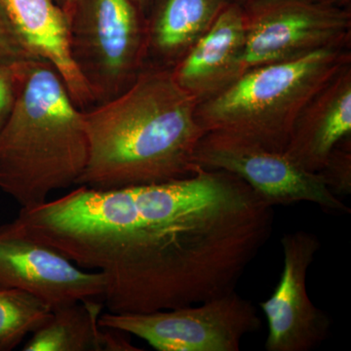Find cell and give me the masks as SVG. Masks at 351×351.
<instances>
[{
    "label": "cell",
    "mask_w": 351,
    "mask_h": 351,
    "mask_svg": "<svg viewBox=\"0 0 351 351\" xmlns=\"http://www.w3.org/2000/svg\"><path fill=\"white\" fill-rule=\"evenodd\" d=\"M274 207L237 176L198 167L174 181L80 186L21 209L14 232L103 272L108 313H149L237 291L270 239Z\"/></svg>",
    "instance_id": "obj_1"
},
{
    "label": "cell",
    "mask_w": 351,
    "mask_h": 351,
    "mask_svg": "<svg viewBox=\"0 0 351 351\" xmlns=\"http://www.w3.org/2000/svg\"><path fill=\"white\" fill-rule=\"evenodd\" d=\"M197 104L172 68L145 64L123 92L83 110L88 159L76 184L108 191L195 174L196 147L206 133Z\"/></svg>",
    "instance_id": "obj_2"
},
{
    "label": "cell",
    "mask_w": 351,
    "mask_h": 351,
    "mask_svg": "<svg viewBox=\"0 0 351 351\" xmlns=\"http://www.w3.org/2000/svg\"><path fill=\"white\" fill-rule=\"evenodd\" d=\"M88 159L83 110L56 69L25 62L12 112L0 132V189L21 209L77 184Z\"/></svg>",
    "instance_id": "obj_3"
},
{
    "label": "cell",
    "mask_w": 351,
    "mask_h": 351,
    "mask_svg": "<svg viewBox=\"0 0 351 351\" xmlns=\"http://www.w3.org/2000/svg\"><path fill=\"white\" fill-rule=\"evenodd\" d=\"M348 63L350 47L328 48L249 69L197 104L196 117L206 132L232 134L284 152L300 113Z\"/></svg>",
    "instance_id": "obj_4"
},
{
    "label": "cell",
    "mask_w": 351,
    "mask_h": 351,
    "mask_svg": "<svg viewBox=\"0 0 351 351\" xmlns=\"http://www.w3.org/2000/svg\"><path fill=\"white\" fill-rule=\"evenodd\" d=\"M69 48L96 104L130 86L147 64L145 16L132 0H75Z\"/></svg>",
    "instance_id": "obj_5"
},
{
    "label": "cell",
    "mask_w": 351,
    "mask_h": 351,
    "mask_svg": "<svg viewBox=\"0 0 351 351\" xmlns=\"http://www.w3.org/2000/svg\"><path fill=\"white\" fill-rule=\"evenodd\" d=\"M245 43L240 75L257 66L351 45V9L316 0L240 3Z\"/></svg>",
    "instance_id": "obj_6"
},
{
    "label": "cell",
    "mask_w": 351,
    "mask_h": 351,
    "mask_svg": "<svg viewBox=\"0 0 351 351\" xmlns=\"http://www.w3.org/2000/svg\"><path fill=\"white\" fill-rule=\"evenodd\" d=\"M101 327L137 337L158 351H239L262 325L258 311L237 291L193 306L149 313H101Z\"/></svg>",
    "instance_id": "obj_7"
},
{
    "label": "cell",
    "mask_w": 351,
    "mask_h": 351,
    "mask_svg": "<svg viewBox=\"0 0 351 351\" xmlns=\"http://www.w3.org/2000/svg\"><path fill=\"white\" fill-rule=\"evenodd\" d=\"M195 162L203 169L237 176L272 207L311 202L328 213H350L319 173L304 169L285 152L271 151L248 138L206 132L196 147Z\"/></svg>",
    "instance_id": "obj_8"
},
{
    "label": "cell",
    "mask_w": 351,
    "mask_h": 351,
    "mask_svg": "<svg viewBox=\"0 0 351 351\" xmlns=\"http://www.w3.org/2000/svg\"><path fill=\"white\" fill-rule=\"evenodd\" d=\"M283 270L276 290L261 308L267 321V351H311L326 339L331 319L316 307L307 293L309 267L319 251L314 233L298 230L281 239Z\"/></svg>",
    "instance_id": "obj_9"
},
{
    "label": "cell",
    "mask_w": 351,
    "mask_h": 351,
    "mask_svg": "<svg viewBox=\"0 0 351 351\" xmlns=\"http://www.w3.org/2000/svg\"><path fill=\"white\" fill-rule=\"evenodd\" d=\"M103 272L77 267L41 242L0 226V285L38 297L51 308L103 297Z\"/></svg>",
    "instance_id": "obj_10"
},
{
    "label": "cell",
    "mask_w": 351,
    "mask_h": 351,
    "mask_svg": "<svg viewBox=\"0 0 351 351\" xmlns=\"http://www.w3.org/2000/svg\"><path fill=\"white\" fill-rule=\"evenodd\" d=\"M0 10L29 54L56 69L76 106L93 107V94L71 56L68 19L56 2L0 0Z\"/></svg>",
    "instance_id": "obj_11"
},
{
    "label": "cell",
    "mask_w": 351,
    "mask_h": 351,
    "mask_svg": "<svg viewBox=\"0 0 351 351\" xmlns=\"http://www.w3.org/2000/svg\"><path fill=\"white\" fill-rule=\"evenodd\" d=\"M244 43L241 6L232 2L173 66L176 82L198 104L212 98L239 77Z\"/></svg>",
    "instance_id": "obj_12"
},
{
    "label": "cell",
    "mask_w": 351,
    "mask_h": 351,
    "mask_svg": "<svg viewBox=\"0 0 351 351\" xmlns=\"http://www.w3.org/2000/svg\"><path fill=\"white\" fill-rule=\"evenodd\" d=\"M351 137V63L346 64L307 103L295 120L288 154L309 172L324 167L332 149Z\"/></svg>",
    "instance_id": "obj_13"
},
{
    "label": "cell",
    "mask_w": 351,
    "mask_h": 351,
    "mask_svg": "<svg viewBox=\"0 0 351 351\" xmlns=\"http://www.w3.org/2000/svg\"><path fill=\"white\" fill-rule=\"evenodd\" d=\"M233 0H152L147 64L173 68Z\"/></svg>",
    "instance_id": "obj_14"
},
{
    "label": "cell",
    "mask_w": 351,
    "mask_h": 351,
    "mask_svg": "<svg viewBox=\"0 0 351 351\" xmlns=\"http://www.w3.org/2000/svg\"><path fill=\"white\" fill-rule=\"evenodd\" d=\"M103 304L80 300L52 309L49 319L32 332L24 351H138L127 332L101 327Z\"/></svg>",
    "instance_id": "obj_15"
},
{
    "label": "cell",
    "mask_w": 351,
    "mask_h": 351,
    "mask_svg": "<svg viewBox=\"0 0 351 351\" xmlns=\"http://www.w3.org/2000/svg\"><path fill=\"white\" fill-rule=\"evenodd\" d=\"M52 308L36 295L0 285V351H10L49 319Z\"/></svg>",
    "instance_id": "obj_16"
},
{
    "label": "cell",
    "mask_w": 351,
    "mask_h": 351,
    "mask_svg": "<svg viewBox=\"0 0 351 351\" xmlns=\"http://www.w3.org/2000/svg\"><path fill=\"white\" fill-rule=\"evenodd\" d=\"M319 174L332 195L351 193V137L345 138L331 152Z\"/></svg>",
    "instance_id": "obj_17"
},
{
    "label": "cell",
    "mask_w": 351,
    "mask_h": 351,
    "mask_svg": "<svg viewBox=\"0 0 351 351\" xmlns=\"http://www.w3.org/2000/svg\"><path fill=\"white\" fill-rule=\"evenodd\" d=\"M25 62L0 64V132L8 121L15 105Z\"/></svg>",
    "instance_id": "obj_18"
},
{
    "label": "cell",
    "mask_w": 351,
    "mask_h": 351,
    "mask_svg": "<svg viewBox=\"0 0 351 351\" xmlns=\"http://www.w3.org/2000/svg\"><path fill=\"white\" fill-rule=\"evenodd\" d=\"M21 43L5 16L0 10V64H12L34 60ZM39 60V59H38Z\"/></svg>",
    "instance_id": "obj_19"
},
{
    "label": "cell",
    "mask_w": 351,
    "mask_h": 351,
    "mask_svg": "<svg viewBox=\"0 0 351 351\" xmlns=\"http://www.w3.org/2000/svg\"><path fill=\"white\" fill-rule=\"evenodd\" d=\"M54 1L56 2L57 5L64 11V13L68 17L71 8H73V3H75V0H54Z\"/></svg>",
    "instance_id": "obj_20"
},
{
    "label": "cell",
    "mask_w": 351,
    "mask_h": 351,
    "mask_svg": "<svg viewBox=\"0 0 351 351\" xmlns=\"http://www.w3.org/2000/svg\"><path fill=\"white\" fill-rule=\"evenodd\" d=\"M135 3V5L138 7V10L141 11L144 15L147 14L149 10V5H151L152 0H132Z\"/></svg>",
    "instance_id": "obj_21"
},
{
    "label": "cell",
    "mask_w": 351,
    "mask_h": 351,
    "mask_svg": "<svg viewBox=\"0 0 351 351\" xmlns=\"http://www.w3.org/2000/svg\"><path fill=\"white\" fill-rule=\"evenodd\" d=\"M336 3L345 8L351 9V0H336Z\"/></svg>",
    "instance_id": "obj_22"
},
{
    "label": "cell",
    "mask_w": 351,
    "mask_h": 351,
    "mask_svg": "<svg viewBox=\"0 0 351 351\" xmlns=\"http://www.w3.org/2000/svg\"><path fill=\"white\" fill-rule=\"evenodd\" d=\"M233 1L240 4L242 3V2L246 1V0H233ZM316 1L328 2V3H336V0H316Z\"/></svg>",
    "instance_id": "obj_23"
}]
</instances>
